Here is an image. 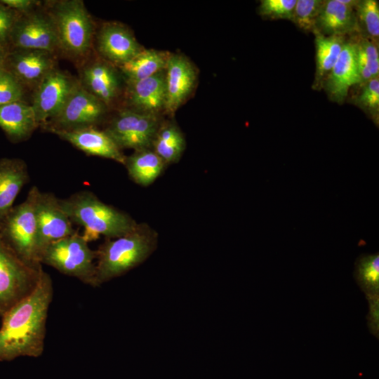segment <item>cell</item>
Masks as SVG:
<instances>
[{"instance_id":"4dcf8cb0","label":"cell","mask_w":379,"mask_h":379,"mask_svg":"<svg viewBox=\"0 0 379 379\" xmlns=\"http://www.w3.org/2000/svg\"><path fill=\"white\" fill-rule=\"evenodd\" d=\"M297 0H262L258 7V13L263 18L291 21Z\"/></svg>"},{"instance_id":"83f0119b","label":"cell","mask_w":379,"mask_h":379,"mask_svg":"<svg viewBox=\"0 0 379 379\" xmlns=\"http://www.w3.org/2000/svg\"><path fill=\"white\" fill-rule=\"evenodd\" d=\"M358 25L365 32L366 38L378 42L379 37V4L376 0L359 1L355 8ZM359 27V26H358Z\"/></svg>"},{"instance_id":"9c48e42d","label":"cell","mask_w":379,"mask_h":379,"mask_svg":"<svg viewBox=\"0 0 379 379\" xmlns=\"http://www.w3.org/2000/svg\"><path fill=\"white\" fill-rule=\"evenodd\" d=\"M164 119L161 114H147L121 108L107 123L104 131L122 150L151 148Z\"/></svg>"},{"instance_id":"484cf974","label":"cell","mask_w":379,"mask_h":379,"mask_svg":"<svg viewBox=\"0 0 379 379\" xmlns=\"http://www.w3.org/2000/svg\"><path fill=\"white\" fill-rule=\"evenodd\" d=\"M315 35L316 47V86H322V84L335 64L343 45L345 36H325L319 32Z\"/></svg>"},{"instance_id":"d4e9b609","label":"cell","mask_w":379,"mask_h":379,"mask_svg":"<svg viewBox=\"0 0 379 379\" xmlns=\"http://www.w3.org/2000/svg\"><path fill=\"white\" fill-rule=\"evenodd\" d=\"M185 136L173 120H164L152 142V149L167 165L179 161L185 149Z\"/></svg>"},{"instance_id":"7a4b0ae2","label":"cell","mask_w":379,"mask_h":379,"mask_svg":"<svg viewBox=\"0 0 379 379\" xmlns=\"http://www.w3.org/2000/svg\"><path fill=\"white\" fill-rule=\"evenodd\" d=\"M157 233L144 222L123 236L105 239L95 250L96 287L144 262L157 248Z\"/></svg>"},{"instance_id":"836d02e7","label":"cell","mask_w":379,"mask_h":379,"mask_svg":"<svg viewBox=\"0 0 379 379\" xmlns=\"http://www.w3.org/2000/svg\"><path fill=\"white\" fill-rule=\"evenodd\" d=\"M355 42L361 48L367 59L372 78L378 77L379 54L376 44L364 36L359 37Z\"/></svg>"},{"instance_id":"3957f363","label":"cell","mask_w":379,"mask_h":379,"mask_svg":"<svg viewBox=\"0 0 379 379\" xmlns=\"http://www.w3.org/2000/svg\"><path fill=\"white\" fill-rule=\"evenodd\" d=\"M60 204L72 222L84 228L82 236L88 243L101 236L105 239L119 237L138 224L128 213L104 203L88 190L60 199Z\"/></svg>"},{"instance_id":"5bb4252c","label":"cell","mask_w":379,"mask_h":379,"mask_svg":"<svg viewBox=\"0 0 379 379\" xmlns=\"http://www.w3.org/2000/svg\"><path fill=\"white\" fill-rule=\"evenodd\" d=\"M198 71L185 55L171 53L165 69L164 113L173 116L196 88Z\"/></svg>"},{"instance_id":"e575fe53","label":"cell","mask_w":379,"mask_h":379,"mask_svg":"<svg viewBox=\"0 0 379 379\" xmlns=\"http://www.w3.org/2000/svg\"><path fill=\"white\" fill-rule=\"evenodd\" d=\"M0 2L19 13L32 11L41 4V1L36 0H1Z\"/></svg>"},{"instance_id":"4316f807","label":"cell","mask_w":379,"mask_h":379,"mask_svg":"<svg viewBox=\"0 0 379 379\" xmlns=\"http://www.w3.org/2000/svg\"><path fill=\"white\" fill-rule=\"evenodd\" d=\"M354 277L368 299L378 298L379 254L360 255L355 262Z\"/></svg>"},{"instance_id":"603a6c76","label":"cell","mask_w":379,"mask_h":379,"mask_svg":"<svg viewBox=\"0 0 379 379\" xmlns=\"http://www.w3.org/2000/svg\"><path fill=\"white\" fill-rule=\"evenodd\" d=\"M124 166L133 182L146 187L152 184L168 165L152 148H146L126 156Z\"/></svg>"},{"instance_id":"30bf717a","label":"cell","mask_w":379,"mask_h":379,"mask_svg":"<svg viewBox=\"0 0 379 379\" xmlns=\"http://www.w3.org/2000/svg\"><path fill=\"white\" fill-rule=\"evenodd\" d=\"M9 45V50H39L55 55L60 53L53 25L45 9L19 13L11 32Z\"/></svg>"},{"instance_id":"f546056e","label":"cell","mask_w":379,"mask_h":379,"mask_svg":"<svg viewBox=\"0 0 379 379\" xmlns=\"http://www.w3.org/2000/svg\"><path fill=\"white\" fill-rule=\"evenodd\" d=\"M25 88L4 67L0 68V106L24 100Z\"/></svg>"},{"instance_id":"1f68e13d","label":"cell","mask_w":379,"mask_h":379,"mask_svg":"<svg viewBox=\"0 0 379 379\" xmlns=\"http://www.w3.org/2000/svg\"><path fill=\"white\" fill-rule=\"evenodd\" d=\"M360 107L367 109L375 117L379 109V79L373 78L364 84L362 91L357 98Z\"/></svg>"},{"instance_id":"5b68a950","label":"cell","mask_w":379,"mask_h":379,"mask_svg":"<svg viewBox=\"0 0 379 379\" xmlns=\"http://www.w3.org/2000/svg\"><path fill=\"white\" fill-rule=\"evenodd\" d=\"M40 190L33 186L26 199L14 206L0 225V237L25 262L41 267L37 248L36 201Z\"/></svg>"},{"instance_id":"8992f818","label":"cell","mask_w":379,"mask_h":379,"mask_svg":"<svg viewBox=\"0 0 379 379\" xmlns=\"http://www.w3.org/2000/svg\"><path fill=\"white\" fill-rule=\"evenodd\" d=\"M95 260V251L89 247L88 242L77 230L46 247L40 262L86 285L96 287Z\"/></svg>"},{"instance_id":"d6986e66","label":"cell","mask_w":379,"mask_h":379,"mask_svg":"<svg viewBox=\"0 0 379 379\" xmlns=\"http://www.w3.org/2000/svg\"><path fill=\"white\" fill-rule=\"evenodd\" d=\"M358 84H361V79L356 60L355 43L345 41L335 64L322 86L331 100L342 103L350 88Z\"/></svg>"},{"instance_id":"ffe728a7","label":"cell","mask_w":379,"mask_h":379,"mask_svg":"<svg viewBox=\"0 0 379 379\" xmlns=\"http://www.w3.org/2000/svg\"><path fill=\"white\" fill-rule=\"evenodd\" d=\"M27 165L22 159H0V225L13 208L22 187L29 182Z\"/></svg>"},{"instance_id":"6da1fadb","label":"cell","mask_w":379,"mask_h":379,"mask_svg":"<svg viewBox=\"0 0 379 379\" xmlns=\"http://www.w3.org/2000/svg\"><path fill=\"white\" fill-rule=\"evenodd\" d=\"M53 298L52 279L43 270L34 290L1 317L0 361L42 355Z\"/></svg>"},{"instance_id":"7402d4cb","label":"cell","mask_w":379,"mask_h":379,"mask_svg":"<svg viewBox=\"0 0 379 379\" xmlns=\"http://www.w3.org/2000/svg\"><path fill=\"white\" fill-rule=\"evenodd\" d=\"M359 29L355 8L339 0H326L317 20V31L325 36L352 33Z\"/></svg>"},{"instance_id":"2e32d148","label":"cell","mask_w":379,"mask_h":379,"mask_svg":"<svg viewBox=\"0 0 379 379\" xmlns=\"http://www.w3.org/2000/svg\"><path fill=\"white\" fill-rule=\"evenodd\" d=\"M4 67L26 88L34 89L50 72L57 68L55 55L39 50H8Z\"/></svg>"},{"instance_id":"ac0fdd59","label":"cell","mask_w":379,"mask_h":379,"mask_svg":"<svg viewBox=\"0 0 379 379\" xmlns=\"http://www.w3.org/2000/svg\"><path fill=\"white\" fill-rule=\"evenodd\" d=\"M53 133L88 155L112 159L124 165L126 156L103 129L86 127Z\"/></svg>"},{"instance_id":"8fae6325","label":"cell","mask_w":379,"mask_h":379,"mask_svg":"<svg viewBox=\"0 0 379 379\" xmlns=\"http://www.w3.org/2000/svg\"><path fill=\"white\" fill-rule=\"evenodd\" d=\"M77 82V79L57 67L34 88L30 104L40 127L60 112Z\"/></svg>"},{"instance_id":"ba28073f","label":"cell","mask_w":379,"mask_h":379,"mask_svg":"<svg viewBox=\"0 0 379 379\" xmlns=\"http://www.w3.org/2000/svg\"><path fill=\"white\" fill-rule=\"evenodd\" d=\"M108 109L105 103L88 92L77 79L60 112L43 128L53 133L97 127L104 121Z\"/></svg>"},{"instance_id":"cb8c5ba5","label":"cell","mask_w":379,"mask_h":379,"mask_svg":"<svg viewBox=\"0 0 379 379\" xmlns=\"http://www.w3.org/2000/svg\"><path fill=\"white\" fill-rule=\"evenodd\" d=\"M169 52L144 48L127 62L117 67L125 82L149 77L166 69Z\"/></svg>"},{"instance_id":"d590c367","label":"cell","mask_w":379,"mask_h":379,"mask_svg":"<svg viewBox=\"0 0 379 379\" xmlns=\"http://www.w3.org/2000/svg\"><path fill=\"white\" fill-rule=\"evenodd\" d=\"M370 306V319L371 331L376 335L378 331V298L368 299Z\"/></svg>"},{"instance_id":"7c38bea8","label":"cell","mask_w":379,"mask_h":379,"mask_svg":"<svg viewBox=\"0 0 379 379\" xmlns=\"http://www.w3.org/2000/svg\"><path fill=\"white\" fill-rule=\"evenodd\" d=\"M39 259L51 244L76 232L72 222L53 193L40 191L36 207Z\"/></svg>"},{"instance_id":"9a60e30c","label":"cell","mask_w":379,"mask_h":379,"mask_svg":"<svg viewBox=\"0 0 379 379\" xmlns=\"http://www.w3.org/2000/svg\"><path fill=\"white\" fill-rule=\"evenodd\" d=\"M95 46L99 56L117 67L145 48L133 32L118 22H107L102 25L95 34Z\"/></svg>"},{"instance_id":"d6a6232c","label":"cell","mask_w":379,"mask_h":379,"mask_svg":"<svg viewBox=\"0 0 379 379\" xmlns=\"http://www.w3.org/2000/svg\"><path fill=\"white\" fill-rule=\"evenodd\" d=\"M19 13L0 2V46L8 49L9 38Z\"/></svg>"},{"instance_id":"e0dca14e","label":"cell","mask_w":379,"mask_h":379,"mask_svg":"<svg viewBox=\"0 0 379 379\" xmlns=\"http://www.w3.org/2000/svg\"><path fill=\"white\" fill-rule=\"evenodd\" d=\"M165 102V69L144 79L126 82L123 108L161 114L164 112Z\"/></svg>"},{"instance_id":"44dd1931","label":"cell","mask_w":379,"mask_h":379,"mask_svg":"<svg viewBox=\"0 0 379 379\" xmlns=\"http://www.w3.org/2000/svg\"><path fill=\"white\" fill-rule=\"evenodd\" d=\"M38 127L31 104L20 100L0 106V128L12 142L27 140Z\"/></svg>"},{"instance_id":"52a82bcc","label":"cell","mask_w":379,"mask_h":379,"mask_svg":"<svg viewBox=\"0 0 379 379\" xmlns=\"http://www.w3.org/2000/svg\"><path fill=\"white\" fill-rule=\"evenodd\" d=\"M43 270L25 262L0 237L1 317L34 290Z\"/></svg>"},{"instance_id":"277c9868","label":"cell","mask_w":379,"mask_h":379,"mask_svg":"<svg viewBox=\"0 0 379 379\" xmlns=\"http://www.w3.org/2000/svg\"><path fill=\"white\" fill-rule=\"evenodd\" d=\"M45 10L53 25L59 52L72 59H85L92 47L95 25L84 1H55Z\"/></svg>"},{"instance_id":"8d00e7d4","label":"cell","mask_w":379,"mask_h":379,"mask_svg":"<svg viewBox=\"0 0 379 379\" xmlns=\"http://www.w3.org/2000/svg\"><path fill=\"white\" fill-rule=\"evenodd\" d=\"M8 51V49L0 46V68L4 67V63Z\"/></svg>"},{"instance_id":"4fadbf2b","label":"cell","mask_w":379,"mask_h":379,"mask_svg":"<svg viewBox=\"0 0 379 379\" xmlns=\"http://www.w3.org/2000/svg\"><path fill=\"white\" fill-rule=\"evenodd\" d=\"M79 72L80 84L108 108L122 93L124 78L119 69L100 56L85 59Z\"/></svg>"},{"instance_id":"f1b7e54d","label":"cell","mask_w":379,"mask_h":379,"mask_svg":"<svg viewBox=\"0 0 379 379\" xmlns=\"http://www.w3.org/2000/svg\"><path fill=\"white\" fill-rule=\"evenodd\" d=\"M324 1L297 0L291 21L303 31H317V20Z\"/></svg>"}]
</instances>
